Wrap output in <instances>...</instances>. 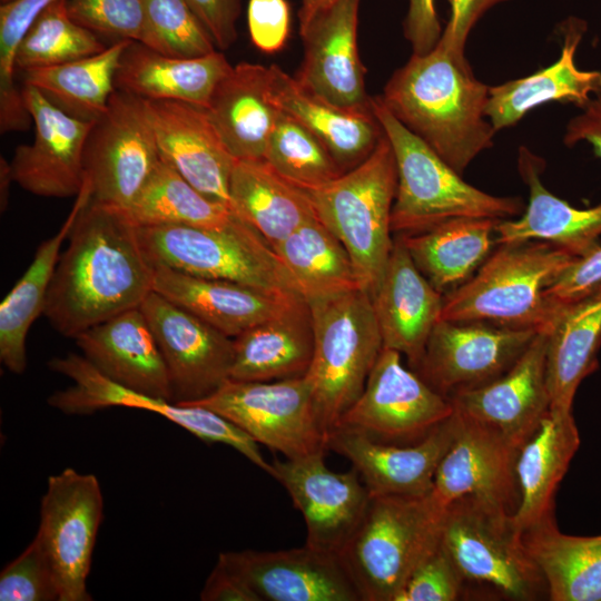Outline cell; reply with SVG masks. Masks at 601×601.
Wrapping results in <instances>:
<instances>
[{"instance_id":"25","label":"cell","mask_w":601,"mask_h":601,"mask_svg":"<svg viewBox=\"0 0 601 601\" xmlns=\"http://www.w3.org/2000/svg\"><path fill=\"white\" fill-rule=\"evenodd\" d=\"M371 297L383 347L405 355L415 371L442 317L444 296L416 267L400 237Z\"/></svg>"},{"instance_id":"5","label":"cell","mask_w":601,"mask_h":601,"mask_svg":"<svg viewBox=\"0 0 601 601\" xmlns=\"http://www.w3.org/2000/svg\"><path fill=\"white\" fill-rule=\"evenodd\" d=\"M522 533L513 513L472 495L446 504L441 521V542L469 595L471 588H481L495 599L549 600L546 581Z\"/></svg>"},{"instance_id":"54","label":"cell","mask_w":601,"mask_h":601,"mask_svg":"<svg viewBox=\"0 0 601 601\" xmlns=\"http://www.w3.org/2000/svg\"><path fill=\"white\" fill-rule=\"evenodd\" d=\"M442 31L435 0H408L404 35L414 55L431 51L437 45Z\"/></svg>"},{"instance_id":"29","label":"cell","mask_w":601,"mask_h":601,"mask_svg":"<svg viewBox=\"0 0 601 601\" xmlns=\"http://www.w3.org/2000/svg\"><path fill=\"white\" fill-rule=\"evenodd\" d=\"M543 167L542 158L528 147H520L518 169L529 187V203L520 218L497 221L495 244L542 240L574 256H582L600 246L601 203L581 209L554 196L541 180Z\"/></svg>"},{"instance_id":"31","label":"cell","mask_w":601,"mask_h":601,"mask_svg":"<svg viewBox=\"0 0 601 601\" xmlns=\"http://www.w3.org/2000/svg\"><path fill=\"white\" fill-rule=\"evenodd\" d=\"M231 68L218 50L197 58H174L132 41L120 58L115 87L148 100H176L207 108L217 85Z\"/></svg>"},{"instance_id":"50","label":"cell","mask_w":601,"mask_h":601,"mask_svg":"<svg viewBox=\"0 0 601 601\" xmlns=\"http://www.w3.org/2000/svg\"><path fill=\"white\" fill-rule=\"evenodd\" d=\"M601 286V246L577 256L545 289L550 304L556 309L574 303Z\"/></svg>"},{"instance_id":"7","label":"cell","mask_w":601,"mask_h":601,"mask_svg":"<svg viewBox=\"0 0 601 601\" xmlns=\"http://www.w3.org/2000/svg\"><path fill=\"white\" fill-rule=\"evenodd\" d=\"M444 508L433 495H375L339 553L363 601H395L440 540Z\"/></svg>"},{"instance_id":"26","label":"cell","mask_w":601,"mask_h":601,"mask_svg":"<svg viewBox=\"0 0 601 601\" xmlns=\"http://www.w3.org/2000/svg\"><path fill=\"white\" fill-rule=\"evenodd\" d=\"M73 339L82 356L109 380L173 401L168 368L140 307L96 324Z\"/></svg>"},{"instance_id":"2","label":"cell","mask_w":601,"mask_h":601,"mask_svg":"<svg viewBox=\"0 0 601 601\" xmlns=\"http://www.w3.org/2000/svg\"><path fill=\"white\" fill-rule=\"evenodd\" d=\"M489 87L474 76L465 56L441 45L412 55L381 96L390 111L454 170L463 174L496 132L486 120Z\"/></svg>"},{"instance_id":"14","label":"cell","mask_w":601,"mask_h":601,"mask_svg":"<svg viewBox=\"0 0 601 601\" xmlns=\"http://www.w3.org/2000/svg\"><path fill=\"white\" fill-rule=\"evenodd\" d=\"M102 513V492L93 474L67 467L48 479L36 538L56 574L59 601L92 600L86 581Z\"/></svg>"},{"instance_id":"13","label":"cell","mask_w":601,"mask_h":601,"mask_svg":"<svg viewBox=\"0 0 601 601\" xmlns=\"http://www.w3.org/2000/svg\"><path fill=\"white\" fill-rule=\"evenodd\" d=\"M401 355L383 347L363 392L337 426L405 445L420 442L454 413L450 397L406 368Z\"/></svg>"},{"instance_id":"37","label":"cell","mask_w":601,"mask_h":601,"mask_svg":"<svg viewBox=\"0 0 601 601\" xmlns=\"http://www.w3.org/2000/svg\"><path fill=\"white\" fill-rule=\"evenodd\" d=\"M601 286L560 311L549 331L546 381L550 408L572 411L581 382L598 367Z\"/></svg>"},{"instance_id":"6","label":"cell","mask_w":601,"mask_h":601,"mask_svg":"<svg viewBox=\"0 0 601 601\" xmlns=\"http://www.w3.org/2000/svg\"><path fill=\"white\" fill-rule=\"evenodd\" d=\"M314 335L305 377L326 434L359 397L383 349L371 294L362 288L307 303Z\"/></svg>"},{"instance_id":"23","label":"cell","mask_w":601,"mask_h":601,"mask_svg":"<svg viewBox=\"0 0 601 601\" xmlns=\"http://www.w3.org/2000/svg\"><path fill=\"white\" fill-rule=\"evenodd\" d=\"M548 339L549 332H538L501 376L453 394L450 400L454 410L496 428L520 447L550 410Z\"/></svg>"},{"instance_id":"48","label":"cell","mask_w":601,"mask_h":601,"mask_svg":"<svg viewBox=\"0 0 601 601\" xmlns=\"http://www.w3.org/2000/svg\"><path fill=\"white\" fill-rule=\"evenodd\" d=\"M59 587L50 561L35 536L0 574L1 601H59Z\"/></svg>"},{"instance_id":"9","label":"cell","mask_w":601,"mask_h":601,"mask_svg":"<svg viewBox=\"0 0 601 601\" xmlns=\"http://www.w3.org/2000/svg\"><path fill=\"white\" fill-rule=\"evenodd\" d=\"M139 235L155 265L303 299L272 246L240 217L220 228L139 226Z\"/></svg>"},{"instance_id":"42","label":"cell","mask_w":601,"mask_h":601,"mask_svg":"<svg viewBox=\"0 0 601 601\" xmlns=\"http://www.w3.org/2000/svg\"><path fill=\"white\" fill-rule=\"evenodd\" d=\"M126 211L138 226L220 228L239 217L228 205L197 190L161 158Z\"/></svg>"},{"instance_id":"16","label":"cell","mask_w":601,"mask_h":601,"mask_svg":"<svg viewBox=\"0 0 601 601\" xmlns=\"http://www.w3.org/2000/svg\"><path fill=\"white\" fill-rule=\"evenodd\" d=\"M536 333L483 322L441 318L415 372L435 391L451 397L505 373Z\"/></svg>"},{"instance_id":"11","label":"cell","mask_w":601,"mask_h":601,"mask_svg":"<svg viewBox=\"0 0 601 601\" xmlns=\"http://www.w3.org/2000/svg\"><path fill=\"white\" fill-rule=\"evenodd\" d=\"M159 160L147 100L115 89L85 146L90 200L127 210Z\"/></svg>"},{"instance_id":"36","label":"cell","mask_w":601,"mask_h":601,"mask_svg":"<svg viewBox=\"0 0 601 601\" xmlns=\"http://www.w3.org/2000/svg\"><path fill=\"white\" fill-rule=\"evenodd\" d=\"M59 230L37 248L32 262L0 304V361L13 374L27 366L26 338L32 323L43 314L49 286L60 256V248L81 208L89 201L83 186Z\"/></svg>"},{"instance_id":"19","label":"cell","mask_w":601,"mask_h":601,"mask_svg":"<svg viewBox=\"0 0 601 601\" xmlns=\"http://www.w3.org/2000/svg\"><path fill=\"white\" fill-rule=\"evenodd\" d=\"M21 92L36 135L32 144L19 145L13 152V181L41 197L77 196L85 183L83 152L95 121L65 112L32 86H23Z\"/></svg>"},{"instance_id":"57","label":"cell","mask_w":601,"mask_h":601,"mask_svg":"<svg viewBox=\"0 0 601 601\" xmlns=\"http://www.w3.org/2000/svg\"><path fill=\"white\" fill-rule=\"evenodd\" d=\"M13 181L10 162L1 157L0 162V205L1 211H4L9 199V186Z\"/></svg>"},{"instance_id":"20","label":"cell","mask_w":601,"mask_h":601,"mask_svg":"<svg viewBox=\"0 0 601 601\" xmlns=\"http://www.w3.org/2000/svg\"><path fill=\"white\" fill-rule=\"evenodd\" d=\"M260 601H363L339 554L304 545L278 551L221 552Z\"/></svg>"},{"instance_id":"22","label":"cell","mask_w":601,"mask_h":601,"mask_svg":"<svg viewBox=\"0 0 601 601\" xmlns=\"http://www.w3.org/2000/svg\"><path fill=\"white\" fill-rule=\"evenodd\" d=\"M456 414L455 436L435 474L434 497L445 506L472 495L514 514L520 502L519 446L496 428Z\"/></svg>"},{"instance_id":"15","label":"cell","mask_w":601,"mask_h":601,"mask_svg":"<svg viewBox=\"0 0 601 601\" xmlns=\"http://www.w3.org/2000/svg\"><path fill=\"white\" fill-rule=\"evenodd\" d=\"M326 452L278 460L270 476L289 494L306 525V545L339 554L361 524L371 494L356 469L335 472Z\"/></svg>"},{"instance_id":"18","label":"cell","mask_w":601,"mask_h":601,"mask_svg":"<svg viewBox=\"0 0 601 601\" xmlns=\"http://www.w3.org/2000/svg\"><path fill=\"white\" fill-rule=\"evenodd\" d=\"M361 0H336L299 23L304 59L294 78L312 96L349 111H371L357 47Z\"/></svg>"},{"instance_id":"8","label":"cell","mask_w":601,"mask_h":601,"mask_svg":"<svg viewBox=\"0 0 601 601\" xmlns=\"http://www.w3.org/2000/svg\"><path fill=\"white\" fill-rule=\"evenodd\" d=\"M396 162L384 131L362 162L324 187L307 193L317 218L344 245L363 289H376L393 248L391 214Z\"/></svg>"},{"instance_id":"38","label":"cell","mask_w":601,"mask_h":601,"mask_svg":"<svg viewBox=\"0 0 601 601\" xmlns=\"http://www.w3.org/2000/svg\"><path fill=\"white\" fill-rule=\"evenodd\" d=\"M499 219L461 217L400 236L414 264L441 293L454 289L489 257Z\"/></svg>"},{"instance_id":"40","label":"cell","mask_w":601,"mask_h":601,"mask_svg":"<svg viewBox=\"0 0 601 601\" xmlns=\"http://www.w3.org/2000/svg\"><path fill=\"white\" fill-rule=\"evenodd\" d=\"M132 40L120 39L105 50L78 60L21 71L23 86L37 88L65 112L96 121L116 89L120 58Z\"/></svg>"},{"instance_id":"47","label":"cell","mask_w":601,"mask_h":601,"mask_svg":"<svg viewBox=\"0 0 601 601\" xmlns=\"http://www.w3.org/2000/svg\"><path fill=\"white\" fill-rule=\"evenodd\" d=\"M469 597L466 583L440 540L418 561L395 601H456Z\"/></svg>"},{"instance_id":"43","label":"cell","mask_w":601,"mask_h":601,"mask_svg":"<svg viewBox=\"0 0 601 601\" xmlns=\"http://www.w3.org/2000/svg\"><path fill=\"white\" fill-rule=\"evenodd\" d=\"M264 160L280 177L306 193L324 187L345 173L314 134L280 110Z\"/></svg>"},{"instance_id":"1","label":"cell","mask_w":601,"mask_h":601,"mask_svg":"<svg viewBox=\"0 0 601 601\" xmlns=\"http://www.w3.org/2000/svg\"><path fill=\"white\" fill-rule=\"evenodd\" d=\"M60 254L43 315L61 335L140 307L154 292L155 264L139 226L121 208L89 201L81 208Z\"/></svg>"},{"instance_id":"34","label":"cell","mask_w":601,"mask_h":601,"mask_svg":"<svg viewBox=\"0 0 601 601\" xmlns=\"http://www.w3.org/2000/svg\"><path fill=\"white\" fill-rule=\"evenodd\" d=\"M314 349L309 308L303 302L234 338L229 378L269 382L305 376Z\"/></svg>"},{"instance_id":"56","label":"cell","mask_w":601,"mask_h":601,"mask_svg":"<svg viewBox=\"0 0 601 601\" xmlns=\"http://www.w3.org/2000/svg\"><path fill=\"white\" fill-rule=\"evenodd\" d=\"M581 109L582 111L568 122L563 141L568 147L588 141L595 156L601 158V96L591 98Z\"/></svg>"},{"instance_id":"51","label":"cell","mask_w":601,"mask_h":601,"mask_svg":"<svg viewBox=\"0 0 601 601\" xmlns=\"http://www.w3.org/2000/svg\"><path fill=\"white\" fill-rule=\"evenodd\" d=\"M247 23L253 45L265 53L282 50L290 29V10L286 0H249Z\"/></svg>"},{"instance_id":"49","label":"cell","mask_w":601,"mask_h":601,"mask_svg":"<svg viewBox=\"0 0 601 601\" xmlns=\"http://www.w3.org/2000/svg\"><path fill=\"white\" fill-rule=\"evenodd\" d=\"M70 17L95 33L140 42L145 0H66Z\"/></svg>"},{"instance_id":"33","label":"cell","mask_w":601,"mask_h":601,"mask_svg":"<svg viewBox=\"0 0 601 601\" xmlns=\"http://www.w3.org/2000/svg\"><path fill=\"white\" fill-rule=\"evenodd\" d=\"M268 69L273 104L314 134L344 171L370 156L383 135L372 110L341 109L306 92L278 66Z\"/></svg>"},{"instance_id":"27","label":"cell","mask_w":601,"mask_h":601,"mask_svg":"<svg viewBox=\"0 0 601 601\" xmlns=\"http://www.w3.org/2000/svg\"><path fill=\"white\" fill-rule=\"evenodd\" d=\"M560 29L563 46L556 61L526 77L489 87L484 114L495 131L518 124L538 106L561 102L582 108L592 93L601 96V71L580 70L574 62L587 23L570 17Z\"/></svg>"},{"instance_id":"28","label":"cell","mask_w":601,"mask_h":601,"mask_svg":"<svg viewBox=\"0 0 601 601\" xmlns=\"http://www.w3.org/2000/svg\"><path fill=\"white\" fill-rule=\"evenodd\" d=\"M154 292L231 338L305 302L235 282L189 275L158 264L155 265Z\"/></svg>"},{"instance_id":"24","label":"cell","mask_w":601,"mask_h":601,"mask_svg":"<svg viewBox=\"0 0 601 601\" xmlns=\"http://www.w3.org/2000/svg\"><path fill=\"white\" fill-rule=\"evenodd\" d=\"M146 100L160 158L201 194L231 207L229 181L237 159L207 109L184 101Z\"/></svg>"},{"instance_id":"52","label":"cell","mask_w":601,"mask_h":601,"mask_svg":"<svg viewBox=\"0 0 601 601\" xmlns=\"http://www.w3.org/2000/svg\"><path fill=\"white\" fill-rule=\"evenodd\" d=\"M213 38L217 49H228L237 39L240 0H186Z\"/></svg>"},{"instance_id":"44","label":"cell","mask_w":601,"mask_h":601,"mask_svg":"<svg viewBox=\"0 0 601 601\" xmlns=\"http://www.w3.org/2000/svg\"><path fill=\"white\" fill-rule=\"evenodd\" d=\"M106 48L93 31L70 17L66 0H58L46 8L28 30L16 55V69L60 65Z\"/></svg>"},{"instance_id":"46","label":"cell","mask_w":601,"mask_h":601,"mask_svg":"<svg viewBox=\"0 0 601 601\" xmlns=\"http://www.w3.org/2000/svg\"><path fill=\"white\" fill-rule=\"evenodd\" d=\"M140 43L174 58H197L217 47L186 0H145Z\"/></svg>"},{"instance_id":"58","label":"cell","mask_w":601,"mask_h":601,"mask_svg":"<svg viewBox=\"0 0 601 601\" xmlns=\"http://www.w3.org/2000/svg\"><path fill=\"white\" fill-rule=\"evenodd\" d=\"M302 7L298 13L299 23L307 21L321 9L332 4L336 0H300Z\"/></svg>"},{"instance_id":"10","label":"cell","mask_w":601,"mask_h":601,"mask_svg":"<svg viewBox=\"0 0 601 601\" xmlns=\"http://www.w3.org/2000/svg\"><path fill=\"white\" fill-rule=\"evenodd\" d=\"M180 405L201 406L221 415L286 459L327 451V434L305 376L269 382L228 378L210 395Z\"/></svg>"},{"instance_id":"55","label":"cell","mask_w":601,"mask_h":601,"mask_svg":"<svg viewBox=\"0 0 601 601\" xmlns=\"http://www.w3.org/2000/svg\"><path fill=\"white\" fill-rule=\"evenodd\" d=\"M199 598L201 601H260L242 578L220 561L207 578Z\"/></svg>"},{"instance_id":"45","label":"cell","mask_w":601,"mask_h":601,"mask_svg":"<svg viewBox=\"0 0 601 601\" xmlns=\"http://www.w3.org/2000/svg\"><path fill=\"white\" fill-rule=\"evenodd\" d=\"M58 0H10L0 6V130L29 129L32 118L13 81L16 55L30 27Z\"/></svg>"},{"instance_id":"17","label":"cell","mask_w":601,"mask_h":601,"mask_svg":"<svg viewBox=\"0 0 601 601\" xmlns=\"http://www.w3.org/2000/svg\"><path fill=\"white\" fill-rule=\"evenodd\" d=\"M140 309L168 368L175 403L201 400L229 378L234 338L156 292Z\"/></svg>"},{"instance_id":"3","label":"cell","mask_w":601,"mask_h":601,"mask_svg":"<svg viewBox=\"0 0 601 601\" xmlns=\"http://www.w3.org/2000/svg\"><path fill=\"white\" fill-rule=\"evenodd\" d=\"M574 257L542 240L499 244L476 274L444 296L441 318L549 332L560 311L544 292Z\"/></svg>"},{"instance_id":"4","label":"cell","mask_w":601,"mask_h":601,"mask_svg":"<svg viewBox=\"0 0 601 601\" xmlns=\"http://www.w3.org/2000/svg\"><path fill=\"white\" fill-rule=\"evenodd\" d=\"M371 109L392 146L396 162L392 231L415 234L461 217L502 220L523 209L518 197L494 196L466 183L390 111L381 96L371 99Z\"/></svg>"},{"instance_id":"12","label":"cell","mask_w":601,"mask_h":601,"mask_svg":"<svg viewBox=\"0 0 601 601\" xmlns=\"http://www.w3.org/2000/svg\"><path fill=\"white\" fill-rule=\"evenodd\" d=\"M48 367L69 377L73 384L48 397V404L66 414H90L112 406L154 412L207 443L231 446L267 474L272 463L262 455L258 443L221 415L196 405H180L124 387L102 375L82 355L53 357Z\"/></svg>"},{"instance_id":"53","label":"cell","mask_w":601,"mask_h":601,"mask_svg":"<svg viewBox=\"0 0 601 601\" xmlns=\"http://www.w3.org/2000/svg\"><path fill=\"white\" fill-rule=\"evenodd\" d=\"M505 1L510 0H449L450 19L437 43L457 56H465V43L474 26L486 11Z\"/></svg>"},{"instance_id":"21","label":"cell","mask_w":601,"mask_h":601,"mask_svg":"<svg viewBox=\"0 0 601 601\" xmlns=\"http://www.w3.org/2000/svg\"><path fill=\"white\" fill-rule=\"evenodd\" d=\"M457 427L454 413L414 444L377 442L364 433L337 426L327 434V450L346 457L358 472L371 496H422L434 487L437 467Z\"/></svg>"},{"instance_id":"39","label":"cell","mask_w":601,"mask_h":601,"mask_svg":"<svg viewBox=\"0 0 601 601\" xmlns=\"http://www.w3.org/2000/svg\"><path fill=\"white\" fill-rule=\"evenodd\" d=\"M540 568L551 601H601V535L562 533L554 515L522 533Z\"/></svg>"},{"instance_id":"32","label":"cell","mask_w":601,"mask_h":601,"mask_svg":"<svg viewBox=\"0 0 601 601\" xmlns=\"http://www.w3.org/2000/svg\"><path fill=\"white\" fill-rule=\"evenodd\" d=\"M206 109L236 159L264 160L279 114L270 98L268 67L233 66Z\"/></svg>"},{"instance_id":"35","label":"cell","mask_w":601,"mask_h":601,"mask_svg":"<svg viewBox=\"0 0 601 601\" xmlns=\"http://www.w3.org/2000/svg\"><path fill=\"white\" fill-rule=\"evenodd\" d=\"M234 211L272 246L317 218L309 195L265 160L237 159L229 181Z\"/></svg>"},{"instance_id":"30","label":"cell","mask_w":601,"mask_h":601,"mask_svg":"<svg viewBox=\"0 0 601 601\" xmlns=\"http://www.w3.org/2000/svg\"><path fill=\"white\" fill-rule=\"evenodd\" d=\"M580 446L572 411L549 410L519 447L515 474L520 492L513 514L521 531L554 515V496Z\"/></svg>"},{"instance_id":"41","label":"cell","mask_w":601,"mask_h":601,"mask_svg":"<svg viewBox=\"0 0 601 601\" xmlns=\"http://www.w3.org/2000/svg\"><path fill=\"white\" fill-rule=\"evenodd\" d=\"M272 248L306 303L362 288L346 248L318 218Z\"/></svg>"},{"instance_id":"59","label":"cell","mask_w":601,"mask_h":601,"mask_svg":"<svg viewBox=\"0 0 601 601\" xmlns=\"http://www.w3.org/2000/svg\"><path fill=\"white\" fill-rule=\"evenodd\" d=\"M0 1H1V3H6V2H8V1H10V0H0Z\"/></svg>"}]
</instances>
